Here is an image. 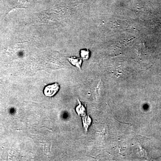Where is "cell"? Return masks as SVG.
<instances>
[{
  "label": "cell",
  "mask_w": 161,
  "mask_h": 161,
  "mask_svg": "<svg viewBox=\"0 0 161 161\" xmlns=\"http://www.w3.org/2000/svg\"><path fill=\"white\" fill-rule=\"evenodd\" d=\"M60 89V85L56 83L48 85L45 86L44 89V94L46 96L52 97L55 95Z\"/></svg>",
  "instance_id": "1"
},
{
  "label": "cell",
  "mask_w": 161,
  "mask_h": 161,
  "mask_svg": "<svg viewBox=\"0 0 161 161\" xmlns=\"http://www.w3.org/2000/svg\"><path fill=\"white\" fill-rule=\"evenodd\" d=\"M67 59L72 65L76 67L79 69H81V66L83 62V60L82 58L73 56V57H68Z\"/></svg>",
  "instance_id": "2"
},
{
  "label": "cell",
  "mask_w": 161,
  "mask_h": 161,
  "mask_svg": "<svg viewBox=\"0 0 161 161\" xmlns=\"http://www.w3.org/2000/svg\"><path fill=\"white\" fill-rule=\"evenodd\" d=\"M78 104L76 107V111L79 116L85 117V108L83 105L79 100H78Z\"/></svg>",
  "instance_id": "3"
},
{
  "label": "cell",
  "mask_w": 161,
  "mask_h": 161,
  "mask_svg": "<svg viewBox=\"0 0 161 161\" xmlns=\"http://www.w3.org/2000/svg\"><path fill=\"white\" fill-rule=\"evenodd\" d=\"M80 56L82 59L88 60L90 56V52L87 49H83L80 51Z\"/></svg>",
  "instance_id": "4"
},
{
  "label": "cell",
  "mask_w": 161,
  "mask_h": 161,
  "mask_svg": "<svg viewBox=\"0 0 161 161\" xmlns=\"http://www.w3.org/2000/svg\"><path fill=\"white\" fill-rule=\"evenodd\" d=\"M84 117H85L83 118V119L84 128H85V130H87V128H88V127L90 125L91 120L89 117H85V116Z\"/></svg>",
  "instance_id": "5"
}]
</instances>
